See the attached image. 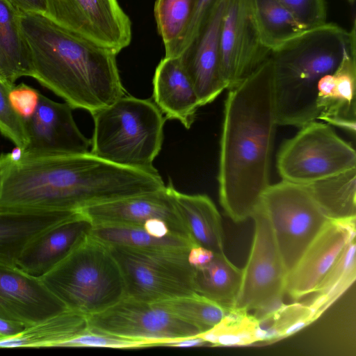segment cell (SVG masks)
<instances>
[{"instance_id": "6da1fadb", "label": "cell", "mask_w": 356, "mask_h": 356, "mask_svg": "<svg viewBox=\"0 0 356 356\" xmlns=\"http://www.w3.org/2000/svg\"><path fill=\"white\" fill-rule=\"evenodd\" d=\"M149 172L118 165L92 153L0 154V211H74L152 192Z\"/></svg>"}, {"instance_id": "7a4b0ae2", "label": "cell", "mask_w": 356, "mask_h": 356, "mask_svg": "<svg viewBox=\"0 0 356 356\" xmlns=\"http://www.w3.org/2000/svg\"><path fill=\"white\" fill-rule=\"evenodd\" d=\"M220 141L219 201L234 222L251 218L270 184L277 122L270 56L227 89Z\"/></svg>"}, {"instance_id": "3957f363", "label": "cell", "mask_w": 356, "mask_h": 356, "mask_svg": "<svg viewBox=\"0 0 356 356\" xmlns=\"http://www.w3.org/2000/svg\"><path fill=\"white\" fill-rule=\"evenodd\" d=\"M33 76L72 108L90 114L125 95L116 54L54 22L47 15L21 13Z\"/></svg>"}, {"instance_id": "277c9868", "label": "cell", "mask_w": 356, "mask_h": 356, "mask_svg": "<svg viewBox=\"0 0 356 356\" xmlns=\"http://www.w3.org/2000/svg\"><path fill=\"white\" fill-rule=\"evenodd\" d=\"M350 42L348 31L326 22L271 51L278 125L300 127L318 120V83L334 72Z\"/></svg>"}, {"instance_id": "5b68a950", "label": "cell", "mask_w": 356, "mask_h": 356, "mask_svg": "<svg viewBox=\"0 0 356 356\" xmlns=\"http://www.w3.org/2000/svg\"><path fill=\"white\" fill-rule=\"evenodd\" d=\"M91 115L90 153L123 167L158 172L153 163L162 147L165 118L155 103L124 95Z\"/></svg>"}, {"instance_id": "8992f818", "label": "cell", "mask_w": 356, "mask_h": 356, "mask_svg": "<svg viewBox=\"0 0 356 356\" xmlns=\"http://www.w3.org/2000/svg\"><path fill=\"white\" fill-rule=\"evenodd\" d=\"M39 277L67 309L86 317L125 296L122 274L110 247L90 235Z\"/></svg>"}, {"instance_id": "52a82bcc", "label": "cell", "mask_w": 356, "mask_h": 356, "mask_svg": "<svg viewBox=\"0 0 356 356\" xmlns=\"http://www.w3.org/2000/svg\"><path fill=\"white\" fill-rule=\"evenodd\" d=\"M122 274L125 296L154 303L195 293L191 248L109 246Z\"/></svg>"}, {"instance_id": "ba28073f", "label": "cell", "mask_w": 356, "mask_h": 356, "mask_svg": "<svg viewBox=\"0 0 356 356\" xmlns=\"http://www.w3.org/2000/svg\"><path fill=\"white\" fill-rule=\"evenodd\" d=\"M258 206L269 220L288 274L329 218L306 185L284 180L270 184Z\"/></svg>"}, {"instance_id": "9c48e42d", "label": "cell", "mask_w": 356, "mask_h": 356, "mask_svg": "<svg viewBox=\"0 0 356 356\" xmlns=\"http://www.w3.org/2000/svg\"><path fill=\"white\" fill-rule=\"evenodd\" d=\"M276 165L282 180L305 185L356 168V152L330 124L314 120L282 144Z\"/></svg>"}, {"instance_id": "30bf717a", "label": "cell", "mask_w": 356, "mask_h": 356, "mask_svg": "<svg viewBox=\"0 0 356 356\" xmlns=\"http://www.w3.org/2000/svg\"><path fill=\"white\" fill-rule=\"evenodd\" d=\"M251 218L254 236L247 263L242 268L239 291L233 308L256 310L259 318L282 304L287 272L280 257L269 220L258 206Z\"/></svg>"}, {"instance_id": "8fae6325", "label": "cell", "mask_w": 356, "mask_h": 356, "mask_svg": "<svg viewBox=\"0 0 356 356\" xmlns=\"http://www.w3.org/2000/svg\"><path fill=\"white\" fill-rule=\"evenodd\" d=\"M87 319L90 331L145 341L153 346L201 334L193 325L155 304L126 296Z\"/></svg>"}, {"instance_id": "7c38bea8", "label": "cell", "mask_w": 356, "mask_h": 356, "mask_svg": "<svg viewBox=\"0 0 356 356\" xmlns=\"http://www.w3.org/2000/svg\"><path fill=\"white\" fill-rule=\"evenodd\" d=\"M45 15L118 54L129 45L131 23L118 0H46Z\"/></svg>"}, {"instance_id": "4fadbf2b", "label": "cell", "mask_w": 356, "mask_h": 356, "mask_svg": "<svg viewBox=\"0 0 356 356\" xmlns=\"http://www.w3.org/2000/svg\"><path fill=\"white\" fill-rule=\"evenodd\" d=\"M262 42L252 0H227L220 29V74L227 90L247 77L270 55Z\"/></svg>"}, {"instance_id": "5bb4252c", "label": "cell", "mask_w": 356, "mask_h": 356, "mask_svg": "<svg viewBox=\"0 0 356 356\" xmlns=\"http://www.w3.org/2000/svg\"><path fill=\"white\" fill-rule=\"evenodd\" d=\"M174 190L170 180L162 189L94 205L81 212L93 225H124L146 228L153 222L160 221L175 234L190 239Z\"/></svg>"}, {"instance_id": "9a60e30c", "label": "cell", "mask_w": 356, "mask_h": 356, "mask_svg": "<svg viewBox=\"0 0 356 356\" xmlns=\"http://www.w3.org/2000/svg\"><path fill=\"white\" fill-rule=\"evenodd\" d=\"M356 217L329 219L287 274L285 293L298 300L316 293L348 244L355 239Z\"/></svg>"}, {"instance_id": "2e32d148", "label": "cell", "mask_w": 356, "mask_h": 356, "mask_svg": "<svg viewBox=\"0 0 356 356\" xmlns=\"http://www.w3.org/2000/svg\"><path fill=\"white\" fill-rule=\"evenodd\" d=\"M72 108L40 94L37 108L25 120L28 143L26 156L77 154L89 152L91 140L79 129Z\"/></svg>"}, {"instance_id": "e0dca14e", "label": "cell", "mask_w": 356, "mask_h": 356, "mask_svg": "<svg viewBox=\"0 0 356 356\" xmlns=\"http://www.w3.org/2000/svg\"><path fill=\"white\" fill-rule=\"evenodd\" d=\"M227 0H218L198 34L178 57L201 106L227 89L220 74V37Z\"/></svg>"}, {"instance_id": "ac0fdd59", "label": "cell", "mask_w": 356, "mask_h": 356, "mask_svg": "<svg viewBox=\"0 0 356 356\" xmlns=\"http://www.w3.org/2000/svg\"><path fill=\"white\" fill-rule=\"evenodd\" d=\"M39 277L0 264V317L25 327L67 310Z\"/></svg>"}, {"instance_id": "d6986e66", "label": "cell", "mask_w": 356, "mask_h": 356, "mask_svg": "<svg viewBox=\"0 0 356 356\" xmlns=\"http://www.w3.org/2000/svg\"><path fill=\"white\" fill-rule=\"evenodd\" d=\"M93 225L81 212L76 217L43 232L24 248L17 266L41 277L64 259L89 235Z\"/></svg>"}, {"instance_id": "ffe728a7", "label": "cell", "mask_w": 356, "mask_h": 356, "mask_svg": "<svg viewBox=\"0 0 356 356\" xmlns=\"http://www.w3.org/2000/svg\"><path fill=\"white\" fill-rule=\"evenodd\" d=\"M152 83L154 103L165 118L178 120L190 129L201 105L179 58H162Z\"/></svg>"}, {"instance_id": "44dd1931", "label": "cell", "mask_w": 356, "mask_h": 356, "mask_svg": "<svg viewBox=\"0 0 356 356\" xmlns=\"http://www.w3.org/2000/svg\"><path fill=\"white\" fill-rule=\"evenodd\" d=\"M80 213L74 211H0V264L17 266L19 255L31 240Z\"/></svg>"}, {"instance_id": "7402d4cb", "label": "cell", "mask_w": 356, "mask_h": 356, "mask_svg": "<svg viewBox=\"0 0 356 356\" xmlns=\"http://www.w3.org/2000/svg\"><path fill=\"white\" fill-rule=\"evenodd\" d=\"M175 200L195 245L211 250L224 252V232L220 214L207 195H189L174 190Z\"/></svg>"}, {"instance_id": "603a6c76", "label": "cell", "mask_w": 356, "mask_h": 356, "mask_svg": "<svg viewBox=\"0 0 356 356\" xmlns=\"http://www.w3.org/2000/svg\"><path fill=\"white\" fill-rule=\"evenodd\" d=\"M20 12L0 0V80L9 88L22 76H33L31 54L21 31Z\"/></svg>"}, {"instance_id": "cb8c5ba5", "label": "cell", "mask_w": 356, "mask_h": 356, "mask_svg": "<svg viewBox=\"0 0 356 356\" xmlns=\"http://www.w3.org/2000/svg\"><path fill=\"white\" fill-rule=\"evenodd\" d=\"M333 74L335 81L333 96L321 111L318 120L340 127L355 136L356 40L345 49Z\"/></svg>"}, {"instance_id": "d4e9b609", "label": "cell", "mask_w": 356, "mask_h": 356, "mask_svg": "<svg viewBox=\"0 0 356 356\" xmlns=\"http://www.w3.org/2000/svg\"><path fill=\"white\" fill-rule=\"evenodd\" d=\"M88 330L87 317L67 309L44 321L25 327L19 334L0 339V348L60 347Z\"/></svg>"}, {"instance_id": "484cf974", "label": "cell", "mask_w": 356, "mask_h": 356, "mask_svg": "<svg viewBox=\"0 0 356 356\" xmlns=\"http://www.w3.org/2000/svg\"><path fill=\"white\" fill-rule=\"evenodd\" d=\"M242 279V268L223 252L214 253L207 264L194 267L195 292L223 307L233 308Z\"/></svg>"}, {"instance_id": "4316f807", "label": "cell", "mask_w": 356, "mask_h": 356, "mask_svg": "<svg viewBox=\"0 0 356 356\" xmlns=\"http://www.w3.org/2000/svg\"><path fill=\"white\" fill-rule=\"evenodd\" d=\"M305 185L329 219L356 217V168Z\"/></svg>"}, {"instance_id": "83f0119b", "label": "cell", "mask_w": 356, "mask_h": 356, "mask_svg": "<svg viewBox=\"0 0 356 356\" xmlns=\"http://www.w3.org/2000/svg\"><path fill=\"white\" fill-rule=\"evenodd\" d=\"M90 235L108 246L142 249L191 248L195 245L184 236L169 234L155 236L144 227L124 225H93Z\"/></svg>"}, {"instance_id": "f1b7e54d", "label": "cell", "mask_w": 356, "mask_h": 356, "mask_svg": "<svg viewBox=\"0 0 356 356\" xmlns=\"http://www.w3.org/2000/svg\"><path fill=\"white\" fill-rule=\"evenodd\" d=\"M252 5L262 42L271 51L305 31L278 0H252Z\"/></svg>"}, {"instance_id": "f546056e", "label": "cell", "mask_w": 356, "mask_h": 356, "mask_svg": "<svg viewBox=\"0 0 356 356\" xmlns=\"http://www.w3.org/2000/svg\"><path fill=\"white\" fill-rule=\"evenodd\" d=\"M196 0H156L154 8L165 57H177L190 24Z\"/></svg>"}, {"instance_id": "4dcf8cb0", "label": "cell", "mask_w": 356, "mask_h": 356, "mask_svg": "<svg viewBox=\"0 0 356 356\" xmlns=\"http://www.w3.org/2000/svg\"><path fill=\"white\" fill-rule=\"evenodd\" d=\"M199 336L213 346H243L264 341L255 316L235 308H232L216 325Z\"/></svg>"}, {"instance_id": "1f68e13d", "label": "cell", "mask_w": 356, "mask_h": 356, "mask_svg": "<svg viewBox=\"0 0 356 356\" xmlns=\"http://www.w3.org/2000/svg\"><path fill=\"white\" fill-rule=\"evenodd\" d=\"M179 319L193 325L200 333L213 327L232 309L196 293L154 302Z\"/></svg>"}, {"instance_id": "d6a6232c", "label": "cell", "mask_w": 356, "mask_h": 356, "mask_svg": "<svg viewBox=\"0 0 356 356\" xmlns=\"http://www.w3.org/2000/svg\"><path fill=\"white\" fill-rule=\"evenodd\" d=\"M355 239L350 241L316 293L326 295L330 304L355 280Z\"/></svg>"}, {"instance_id": "836d02e7", "label": "cell", "mask_w": 356, "mask_h": 356, "mask_svg": "<svg viewBox=\"0 0 356 356\" xmlns=\"http://www.w3.org/2000/svg\"><path fill=\"white\" fill-rule=\"evenodd\" d=\"M10 88L0 80V132L22 150L28 143L25 120L11 104Z\"/></svg>"}, {"instance_id": "e575fe53", "label": "cell", "mask_w": 356, "mask_h": 356, "mask_svg": "<svg viewBox=\"0 0 356 356\" xmlns=\"http://www.w3.org/2000/svg\"><path fill=\"white\" fill-rule=\"evenodd\" d=\"M269 315L280 337L291 335L313 321L308 306L300 303L282 304Z\"/></svg>"}, {"instance_id": "d590c367", "label": "cell", "mask_w": 356, "mask_h": 356, "mask_svg": "<svg viewBox=\"0 0 356 356\" xmlns=\"http://www.w3.org/2000/svg\"><path fill=\"white\" fill-rule=\"evenodd\" d=\"M147 342L135 341L89 330L60 344V347H102L119 349H138L152 347Z\"/></svg>"}, {"instance_id": "8d00e7d4", "label": "cell", "mask_w": 356, "mask_h": 356, "mask_svg": "<svg viewBox=\"0 0 356 356\" xmlns=\"http://www.w3.org/2000/svg\"><path fill=\"white\" fill-rule=\"evenodd\" d=\"M293 15L304 30L325 24L327 10L325 0H278Z\"/></svg>"}, {"instance_id": "74e56055", "label": "cell", "mask_w": 356, "mask_h": 356, "mask_svg": "<svg viewBox=\"0 0 356 356\" xmlns=\"http://www.w3.org/2000/svg\"><path fill=\"white\" fill-rule=\"evenodd\" d=\"M40 94L37 90L22 83L10 88L9 97L15 111L26 120L35 111Z\"/></svg>"}, {"instance_id": "f35d334b", "label": "cell", "mask_w": 356, "mask_h": 356, "mask_svg": "<svg viewBox=\"0 0 356 356\" xmlns=\"http://www.w3.org/2000/svg\"><path fill=\"white\" fill-rule=\"evenodd\" d=\"M217 1L196 0L190 24L179 49L178 56L181 54L197 36Z\"/></svg>"}, {"instance_id": "ab89813d", "label": "cell", "mask_w": 356, "mask_h": 356, "mask_svg": "<svg viewBox=\"0 0 356 356\" xmlns=\"http://www.w3.org/2000/svg\"><path fill=\"white\" fill-rule=\"evenodd\" d=\"M20 13H34L45 14L46 0H8Z\"/></svg>"}, {"instance_id": "60d3db41", "label": "cell", "mask_w": 356, "mask_h": 356, "mask_svg": "<svg viewBox=\"0 0 356 356\" xmlns=\"http://www.w3.org/2000/svg\"><path fill=\"white\" fill-rule=\"evenodd\" d=\"M214 252L199 245H193L188 252V261L193 267L199 266L209 262L213 257Z\"/></svg>"}, {"instance_id": "b9f144b4", "label": "cell", "mask_w": 356, "mask_h": 356, "mask_svg": "<svg viewBox=\"0 0 356 356\" xmlns=\"http://www.w3.org/2000/svg\"><path fill=\"white\" fill-rule=\"evenodd\" d=\"M25 326L19 322L0 317V339L10 338L19 334Z\"/></svg>"}, {"instance_id": "7bdbcfd3", "label": "cell", "mask_w": 356, "mask_h": 356, "mask_svg": "<svg viewBox=\"0 0 356 356\" xmlns=\"http://www.w3.org/2000/svg\"><path fill=\"white\" fill-rule=\"evenodd\" d=\"M207 343H208L198 335L163 341L159 343V346L193 347L204 346Z\"/></svg>"}, {"instance_id": "ee69618b", "label": "cell", "mask_w": 356, "mask_h": 356, "mask_svg": "<svg viewBox=\"0 0 356 356\" xmlns=\"http://www.w3.org/2000/svg\"><path fill=\"white\" fill-rule=\"evenodd\" d=\"M350 5H353L355 2V0H346Z\"/></svg>"}]
</instances>
